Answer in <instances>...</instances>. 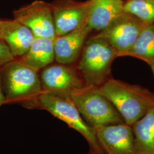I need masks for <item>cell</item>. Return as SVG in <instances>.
<instances>
[{
  "instance_id": "9",
  "label": "cell",
  "mask_w": 154,
  "mask_h": 154,
  "mask_svg": "<svg viewBox=\"0 0 154 154\" xmlns=\"http://www.w3.org/2000/svg\"><path fill=\"white\" fill-rule=\"evenodd\" d=\"M105 154H138L131 126L125 122L94 128Z\"/></svg>"
},
{
  "instance_id": "8",
  "label": "cell",
  "mask_w": 154,
  "mask_h": 154,
  "mask_svg": "<svg viewBox=\"0 0 154 154\" xmlns=\"http://www.w3.org/2000/svg\"><path fill=\"white\" fill-rule=\"evenodd\" d=\"M14 19L28 27L35 37L54 39L57 37L50 3L34 1L13 12Z\"/></svg>"
},
{
  "instance_id": "5",
  "label": "cell",
  "mask_w": 154,
  "mask_h": 154,
  "mask_svg": "<svg viewBox=\"0 0 154 154\" xmlns=\"http://www.w3.org/2000/svg\"><path fill=\"white\" fill-rule=\"evenodd\" d=\"M37 109L48 111L81 134L88 142L90 150L104 152L98 143L94 129L84 120L70 97L42 93L37 100Z\"/></svg>"
},
{
  "instance_id": "20",
  "label": "cell",
  "mask_w": 154,
  "mask_h": 154,
  "mask_svg": "<svg viewBox=\"0 0 154 154\" xmlns=\"http://www.w3.org/2000/svg\"><path fill=\"white\" fill-rule=\"evenodd\" d=\"M87 154H105L104 152H95L93 151H91V150H90V151L88 152V153Z\"/></svg>"
},
{
  "instance_id": "7",
  "label": "cell",
  "mask_w": 154,
  "mask_h": 154,
  "mask_svg": "<svg viewBox=\"0 0 154 154\" xmlns=\"http://www.w3.org/2000/svg\"><path fill=\"white\" fill-rule=\"evenodd\" d=\"M147 25L137 17L125 11L98 34L110 44L118 57H122L131 48Z\"/></svg>"
},
{
  "instance_id": "11",
  "label": "cell",
  "mask_w": 154,
  "mask_h": 154,
  "mask_svg": "<svg viewBox=\"0 0 154 154\" xmlns=\"http://www.w3.org/2000/svg\"><path fill=\"white\" fill-rule=\"evenodd\" d=\"M90 32L87 23H85L70 33L57 36L54 40L55 61L64 65L75 63Z\"/></svg>"
},
{
  "instance_id": "19",
  "label": "cell",
  "mask_w": 154,
  "mask_h": 154,
  "mask_svg": "<svg viewBox=\"0 0 154 154\" xmlns=\"http://www.w3.org/2000/svg\"><path fill=\"white\" fill-rule=\"evenodd\" d=\"M1 69H0V107L2 105L5 104V97L2 90V82H1Z\"/></svg>"
},
{
  "instance_id": "10",
  "label": "cell",
  "mask_w": 154,
  "mask_h": 154,
  "mask_svg": "<svg viewBox=\"0 0 154 154\" xmlns=\"http://www.w3.org/2000/svg\"><path fill=\"white\" fill-rule=\"evenodd\" d=\"M50 5L57 36L70 33L86 23L88 0H55Z\"/></svg>"
},
{
  "instance_id": "17",
  "label": "cell",
  "mask_w": 154,
  "mask_h": 154,
  "mask_svg": "<svg viewBox=\"0 0 154 154\" xmlns=\"http://www.w3.org/2000/svg\"><path fill=\"white\" fill-rule=\"evenodd\" d=\"M124 9L147 25L154 23V0H126Z\"/></svg>"
},
{
  "instance_id": "18",
  "label": "cell",
  "mask_w": 154,
  "mask_h": 154,
  "mask_svg": "<svg viewBox=\"0 0 154 154\" xmlns=\"http://www.w3.org/2000/svg\"><path fill=\"white\" fill-rule=\"evenodd\" d=\"M14 59L8 46L2 39H0V69Z\"/></svg>"
},
{
  "instance_id": "16",
  "label": "cell",
  "mask_w": 154,
  "mask_h": 154,
  "mask_svg": "<svg viewBox=\"0 0 154 154\" xmlns=\"http://www.w3.org/2000/svg\"><path fill=\"white\" fill-rule=\"evenodd\" d=\"M126 56L141 60L149 66L154 64V23L145 26Z\"/></svg>"
},
{
  "instance_id": "14",
  "label": "cell",
  "mask_w": 154,
  "mask_h": 154,
  "mask_svg": "<svg viewBox=\"0 0 154 154\" xmlns=\"http://www.w3.org/2000/svg\"><path fill=\"white\" fill-rule=\"evenodd\" d=\"M54 40L35 37L26 53L18 59L28 66L40 71L55 61Z\"/></svg>"
},
{
  "instance_id": "23",
  "label": "cell",
  "mask_w": 154,
  "mask_h": 154,
  "mask_svg": "<svg viewBox=\"0 0 154 154\" xmlns=\"http://www.w3.org/2000/svg\"></svg>"
},
{
  "instance_id": "3",
  "label": "cell",
  "mask_w": 154,
  "mask_h": 154,
  "mask_svg": "<svg viewBox=\"0 0 154 154\" xmlns=\"http://www.w3.org/2000/svg\"><path fill=\"white\" fill-rule=\"evenodd\" d=\"M118 54L98 34L86 40L79 57L77 71L86 86L99 88L111 78V66Z\"/></svg>"
},
{
  "instance_id": "12",
  "label": "cell",
  "mask_w": 154,
  "mask_h": 154,
  "mask_svg": "<svg viewBox=\"0 0 154 154\" xmlns=\"http://www.w3.org/2000/svg\"><path fill=\"white\" fill-rule=\"evenodd\" d=\"M87 25L91 32H100L125 12L124 0H88Z\"/></svg>"
},
{
  "instance_id": "21",
  "label": "cell",
  "mask_w": 154,
  "mask_h": 154,
  "mask_svg": "<svg viewBox=\"0 0 154 154\" xmlns=\"http://www.w3.org/2000/svg\"><path fill=\"white\" fill-rule=\"evenodd\" d=\"M1 33H2V20H0V39L1 37Z\"/></svg>"
},
{
  "instance_id": "22",
  "label": "cell",
  "mask_w": 154,
  "mask_h": 154,
  "mask_svg": "<svg viewBox=\"0 0 154 154\" xmlns=\"http://www.w3.org/2000/svg\"><path fill=\"white\" fill-rule=\"evenodd\" d=\"M149 66H150V67H151V69L152 70V72L154 77V64H152V65H150Z\"/></svg>"
},
{
  "instance_id": "4",
  "label": "cell",
  "mask_w": 154,
  "mask_h": 154,
  "mask_svg": "<svg viewBox=\"0 0 154 154\" xmlns=\"http://www.w3.org/2000/svg\"><path fill=\"white\" fill-rule=\"evenodd\" d=\"M84 120L94 128L125 122L99 88L86 86L70 96Z\"/></svg>"
},
{
  "instance_id": "6",
  "label": "cell",
  "mask_w": 154,
  "mask_h": 154,
  "mask_svg": "<svg viewBox=\"0 0 154 154\" xmlns=\"http://www.w3.org/2000/svg\"><path fill=\"white\" fill-rule=\"evenodd\" d=\"M61 63L50 64L39 73L42 93L70 97L86 86L77 69Z\"/></svg>"
},
{
  "instance_id": "13",
  "label": "cell",
  "mask_w": 154,
  "mask_h": 154,
  "mask_svg": "<svg viewBox=\"0 0 154 154\" xmlns=\"http://www.w3.org/2000/svg\"><path fill=\"white\" fill-rule=\"evenodd\" d=\"M35 36L28 27L14 19L2 20L1 39L8 46L14 58L26 54Z\"/></svg>"
},
{
  "instance_id": "2",
  "label": "cell",
  "mask_w": 154,
  "mask_h": 154,
  "mask_svg": "<svg viewBox=\"0 0 154 154\" xmlns=\"http://www.w3.org/2000/svg\"><path fill=\"white\" fill-rule=\"evenodd\" d=\"M122 116L125 123L132 126L154 105V93L147 88L109 79L99 88Z\"/></svg>"
},
{
  "instance_id": "15",
  "label": "cell",
  "mask_w": 154,
  "mask_h": 154,
  "mask_svg": "<svg viewBox=\"0 0 154 154\" xmlns=\"http://www.w3.org/2000/svg\"><path fill=\"white\" fill-rule=\"evenodd\" d=\"M138 154H154V105L131 126Z\"/></svg>"
},
{
  "instance_id": "1",
  "label": "cell",
  "mask_w": 154,
  "mask_h": 154,
  "mask_svg": "<svg viewBox=\"0 0 154 154\" xmlns=\"http://www.w3.org/2000/svg\"><path fill=\"white\" fill-rule=\"evenodd\" d=\"M1 78L5 104L37 109V100L42 93L39 71L15 58L1 69Z\"/></svg>"
}]
</instances>
